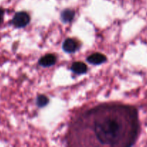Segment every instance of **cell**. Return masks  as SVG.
<instances>
[{
	"label": "cell",
	"instance_id": "obj_4",
	"mask_svg": "<svg viewBox=\"0 0 147 147\" xmlns=\"http://www.w3.org/2000/svg\"><path fill=\"white\" fill-rule=\"evenodd\" d=\"M86 60H87L88 63L96 65H100L106 62L107 57H105V55L101 54V53H96L90 55L86 58Z\"/></svg>",
	"mask_w": 147,
	"mask_h": 147
},
{
	"label": "cell",
	"instance_id": "obj_8",
	"mask_svg": "<svg viewBox=\"0 0 147 147\" xmlns=\"http://www.w3.org/2000/svg\"><path fill=\"white\" fill-rule=\"evenodd\" d=\"M49 103L48 98L44 95H40L37 97V100H36V103L37 106L40 108H43L46 106L48 103Z\"/></svg>",
	"mask_w": 147,
	"mask_h": 147
},
{
	"label": "cell",
	"instance_id": "obj_1",
	"mask_svg": "<svg viewBox=\"0 0 147 147\" xmlns=\"http://www.w3.org/2000/svg\"><path fill=\"white\" fill-rule=\"evenodd\" d=\"M139 134L138 112L134 107L105 103L83 112L69 129L71 146H131Z\"/></svg>",
	"mask_w": 147,
	"mask_h": 147
},
{
	"label": "cell",
	"instance_id": "obj_2",
	"mask_svg": "<svg viewBox=\"0 0 147 147\" xmlns=\"http://www.w3.org/2000/svg\"><path fill=\"white\" fill-rule=\"evenodd\" d=\"M30 21V17L25 11L17 12L12 20V24L17 28L24 27L29 24Z\"/></svg>",
	"mask_w": 147,
	"mask_h": 147
},
{
	"label": "cell",
	"instance_id": "obj_3",
	"mask_svg": "<svg viewBox=\"0 0 147 147\" xmlns=\"http://www.w3.org/2000/svg\"><path fill=\"white\" fill-rule=\"evenodd\" d=\"M79 44L78 41L72 38H68L63 44V49L66 53H73L79 49Z\"/></svg>",
	"mask_w": 147,
	"mask_h": 147
},
{
	"label": "cell",
	"instance_id": "obj_9",
	"mask_svg": "<svg viewBox=\"0 0 147 147\" xmlns=\"http://www.w3.org/2000/svg\"><path fill=\"white\" fill-rule=\"evenodd\" d=\"M4 10L1 7H0V25L2 24L3 20H4Z\"/></svg>",
	"mask_w": 147,
	"mask_h": 147
},
{
	"label": "cell",
	"instance_id": "obj_6",
	"mask_svg": "<svg viewBox=\"0 0 147 147\" xmlns=\"http://www.w3.org/2000/svg\"><path fill=\"white\" fill-rule=\"evenodd\" d=\"M71 70L76 74H84L87 71V66L82 62H75L71 65Z\"/></svg>",
	"mask_w": 147,
	"mask_h": 147
},
{
	"label": "cell",
	"instance_id": "obj_5",
	"mask_svg": "<svg viewBox=\"0 0 147 147\" xmlns=\"http://www.w3.org/2000/svg\"><path fill=\"white\" fill-rule=\"evenodd\" d=\"M56 57L53 54H47L42 57L39 60V64L43 67H50L55 65Z\"/></svg>",
	"mask_w": 147,
	"mask_h": 147
},
{
	"label": "cell",
	"instance_id": "obj_7",
	"mask_svg": "<svg viewBox=\"0 0 147 147\" xmlns=\"http://www.w3.org/2000/svg\"><path fill=\"white\" fill-rule=\"evenodd\" d=\"M74 11L71 9H66L63 10L61 12V20L65 23L70 22L73 20L74 17Z\"/></svg>",
	"mask_w": 147,
	"mask_h": 147
}]
</instances>
